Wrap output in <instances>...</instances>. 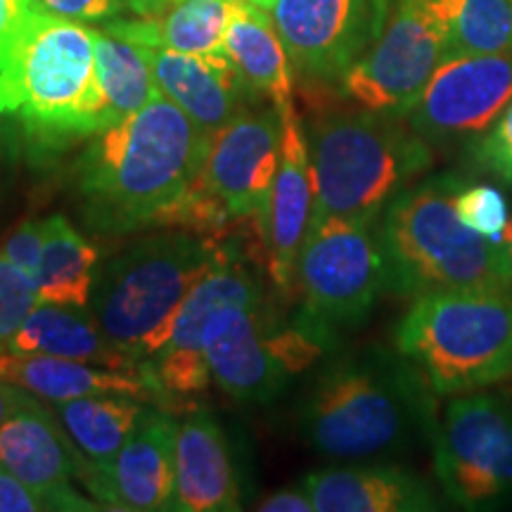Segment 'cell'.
<instances>
[{
	"instance_id": "42",
	"label": "cell",
	"mask_w": 512,
	"mask_h": 512,
	"mask_svg": "<svg viewBox=\"0 0 512 512\" xmlns=\"http://www.w3.org/2000/svg\"><path fill=\"white\" fill-rule=\"evenodd\" d=\"M247 3H252V5H256V8H261V10H268V12H271V10H273V5H275V0H247Z\"/></svg>"
},
{
	"instance_id": "6",
	"label": "cell",
	"mask_w": 512,
	"mask_h": 512,
	"mask_svg": "<svg viewBox=\"0 0 512 512\" xmlns=\"http://www.w3.org/2000/svg\"><path fill=\"white\" fill-rule=\"evenodd\" d=\"M456 174L427 178L392 200L382 214L380 245L387 290L422 297L430 292L508 287L498 268V242L458 219ZM512 290V287H508Z\"/></svg>"
},
{
	"instance_id": "31",
	"label": "cell",
	"mask_w": 512,
	"mask_h": 512,
	"mask_svg": "<svg viewBox=\"0 0 512 512\" xmlns=\"http://www.w3.org/2000/svg\"><path fill=\"white\" fill-rule=\"evenodd\" d=\"M38 304L34 278L0 252V347L22 328Z\"/></svg>"
},
{
	"instance_id": "35",
	"label": "cell",
	"mask_w": 512,
	"mask_h": 512,
	"mask_svg": "<svg viewBox=\"0 0 512 512\" xmlns=\"http://www.w3.org/2000/svg\"><path fill=\"white\" fill-rule=\"evenodd\" d=\"M38 10L36 0H0V69Z\"/></svg>"
},
{
	"instance_id": "37",
	"label": "cell",
	"mask_w": 512,
	"mask_h": 512,
	"mask_svg": "<svg viewBox=\"0 0 512 512\" xmlns=\"http://www.w3.org/2000/svg\"><path fill=\"white\" fill-rule=\"evenodd\" d=\"M24 140L22 121L17 114H8L0 110V181L10 176L12 166H15L19 157V147Z\"/></svg>"
},
{
	"instance_id": "18",
	"label": "cell",
	"mask_w": 512,
	"mask_h": 512,
	"mask_svg": "<svg viewBox=\"0 0 512 512\" xmlns=\"http://www.w3.org/2000/svg\"><path fill=\"white\" fill-rule=\"evenodd\" d=\"M280 119H283L280 164L275 171L264 216L259 221V230L271 278L278 287H290L311 221L313 178L309 143H306L304 126L297 112H283Z\"/></svg>"
},
{
	"instance_id": "34",
	"label": "cell",
	"mask_w": 512,
	"mask_h": 512,
	"mask_svg": "<svg viewBox=\"0 0 512 512\" xmlns=\"http://www.w3.org/2000/svg\"><path fill=\"white\" fill-rule=\"evenodd\" d=\"M3 254L15 264L22 268L29 278L38 275V266H41V254H43V221H27L22 223L15 233L10 235L8 242H5Z\"/></svg>"
},
{
	"instance_id": "13",
	"label": "cell",
	"mask_w": 512,
	"mask_h": 512,
	"mask_svg": "<svg viewBox=\"0 0 512 512\" xmlns=\"http://www.w3.org/2000/svg\"><path fill=\"white\" fill-rule=\"evenodd\" d=\"M512 100V53L451 55L439 64L406 121L427 143H472Z\"/></svg>"
},
{
	"instance_id": "41",
	"label": "cell",
	"mask_w": 512,
	"mask_h": 512,
	"mask_svg": "<svg viewBox=\"0 0 512 512\" xmlns=\"http://www.w3.org/2000/svg\"><path fill=\"white\" fill-rule=\"evenodd\" d=\"M176 3H181V0H131V12H136L140 17L159 15V12L169 10Z\"/></svg>"
},
{
	"instance_id": "15",
	"label": "cell",
	"mask_w": 512,
	"mask_h": 512,
	"mask_svg": "<svg viewBox=\"0 0 512 512\" xmlns=\"http://www.w3.org/2000/svg\"><path fill=\"white\" fill-rule=\"evenodd\" d=\"M261 287L245 268L226 259L188 294L162 349L143 366L157 392L197 394L209 387L211 368L204 354V332L209 318L230 304H259Z\"/></svg>"
},
{
	"instance_id": "16",
	"label": "cell",
	"mask_w": 512,
	"mask_h": 512,
	"mask_svg": "<svg viewBox=\"0 0 512 512\" xmlns=\"http://www.w3.org/2000/svg\"><path fill=\"white\" fill-rule=\"evenodd\" d=\"M36 399L0 425V463L41 498L46 510H100L72 486L86 458Z\"/></svg>"
},
{
	"instance_id": "12",
	"label": "cell",
	"mask_w": 512,
	"mask_h": 512,
	"mask_svg": "<svg viewBox=\"0 0 512 512\" xmlns=\"http://www.w3.org/2000/svg\"><path fill=\"white\" fill-rule=\"evenodd\" d=\"M446 57L434 0H389L380 34L339 86L361 110L406 117Z\"/></svg>"
},
{
	"instance_id": "33",
	"label": "cell",
	"mask_w": 512,
	"mask_h": 512,
	"mask_svg": "<svg viewBox=\"0 0 512 512\" xmlns=\"http://www.w3.org/2000/svg\"><path fill=\"white\" fill-rule=\"evenodd\" d=\"M46 12L74 22H110L131 10V0H36Z\"/></svg>"
},
{
	"instance_id": "32",
	"label": "cell",
	"mask_w": 512,
	"mask_h": 512,
	"mask_svg": "<svg viewBox=\"0 0 512 512\" xmlns=\"http://www.w3.org/2000/svg\"><path fill=\"white\" fill-rule=\"evenodd\" d=\"M470 162L512 188V100L494 126L472 140Z\"/></svg>"
},
{
	"instance_id": "22",
	"label": "cell",
	"mask_w": 512,
	"mask_h": 512,
	"mask_svg": "<svg viewBox=\"0 0 512 512\" xmlns=\"http://www.w3.org/2000/svg\"><path fill=\"white\" fill-rule=\"evenodd\" d=\"M0 380L55 403L100 394H124L150 401L157 394V387L143 373H121L72 358L12 354L3 349H0Z\"/></svg>"
},
{
	"instance_id": "29",
	"label": "cell",
	"mask_w": 512,
	"mask_h": 512,
	"mask_svg": "<svg viewBox=\"0 0 512 512\" xmlns=\"http://www.w3.org/2000/svg\"><path fill=\"white\" fill-rule=\"evenodd\" d=\"M451 55L512 53V0H434Z\"/></svg>"
},
{
	"instance_id": "23",
	"label": "cell",
	"mask_w": 512,
	"mask_h": 512,
	"mask_svg": "<svg viewBox=\"0 0 512 512\" xmlns=\"http://www.w3.org/2000/svg\"><path fill=\"white\" fill-rule=\"evenodd\" d=\"M12 354H43L72 358L91 366L143 373L100 328L93 313H83L81 306L38 304L22 328L0 347ZM145 375V373H143Z\"/></svg>"
},
{
	"instance_id": "28",
	"label": "cell",
	"mask_w": 512,
	"mask_h": 512,
	"mask_svg": "<svg viewBox=\"0 0 512 512\" xmlns=\"http://www.w3.org/2000/svg\"><path fill=\"white\" fill-rule=\"evenodd\" d=\"M95 67L105 95L107 126L143 110L147 102L162 95L140 48L107 31H95Z\"/></svg>"
},
{
	"instance_id": "21",
	"label": "cell",
	"mask_w": 512,
	"mask_h": 512,
	"mask_svg": "<svg viewBox=\"0 0 512 512\" xmlns=\"http://www.w3.org/2000/svg\"><path fill=\"white\" fill-rule=\"evenodd\" d=\"M316 512H425L437 510L432 489L399 467H339L304 479Z\"/></svg>"
},
{
	"instance_id": "25",
	"label": "cell",
	"mask_w": 512,
	"mask_h": 512,
	"mask_svg": "<svg viewBox=\"0 0 512 512\" xmlns=\"http://www.w3.org/2000/svg\"><path fill=\"white\" fill-rule=\"evenodd\" d=\"M226 53L254 95L271 100L278 114L294 110V69L271 12L240 0L226 31Z\"/></svg>"
},
{
	"instance_id": "8",
	"label": "cell",
	"mask_w": 512,
	"mask_h": 512,
	"mask_svg": "<svg viewBox=\"0 0 512 512\" xmlns=\"http://www.w3.org/2000/svg\"><path fill=\"white\" fill-rule=\"evenodd\" d=\"M280 143L283 119L275 107L242 112L211 133L200 176L166 226L204 233L254 221L259 228L280 164Z\"/></svg>"
},
{
	"instance_id": "36",
	"label": "cell",
	"mask_w": 512,
	"mask_h": 512,
	"mask_svg": "<svg viewBox=\"0 0 512 512\" xmlns=\"http://www.w3.org/2000/svg\"><path fill=\"white\" fill-rule=\"evenodd\" d=\"M43 508L41 498L29 489L22 479L0 463V512H38Z\"/></svg>"
},
{
	"instance_id": "7",
	"label": "cell",
	"mask_w": 512,
	"mask_h": 512,
	"mask_svg": "<svg viewBox=\"0 0 512 512\" xmlns=\"http://www.w3.org/2000/svg\"><path fill=\"white\" fill-rule=\"evenodd\" d=\"M396 351L437 396L491 387L512 375V290H448L415 297Z\"/></svg>"
},
{
	"instance_id": "10",
	"label": "cell",
	"mask_w": 512,
	"mask_h": 512,
	"mask_svg": "<svg viewBox=\"0 0 512 512\" xmlns=\"http://www.w3.org/2000/svg\"><path fill=\"white\" fill-rule=\"evenodd\" d=\"M302 318L335 337L358 325L387 290V266L373 221L328 216L306 230L294 271Z\"/></svg>"
},
{
	"instance_id": "30",
	"label": "cell",
	"mask_w": 512,
	"mask_h": 512,
	"mask_svg": "<svg viewBox=\"0 0 512 512\" xmlns=\"http://www.w3.org/2000/svg\"><path fill=\"white\" fill-rule=\"evenodd\" d=\"M453 207H456L458 219L486 240H501L505 226L510 223L508 200L501 190L489 183H463L456 192Z\"/></svg>"
},
{
	"instance_id": "40",
	"label": "cell",
	"mask_w": 512,
	"mask_h": 512,
	"mask_svg": "<svg viewBox=\"0 0 512 512\" xmlns=\"http://www.w3.org/2000/svg\"><path fill=\"white\" fill-rule=\"evenodd\" d=\"M498 268H501L503 283L512 287V216L503 230L501 240H498Z\"/></svg>"
},
{
	"instance_id": "39",
	"label": "cell",
	"mask_w": 512,
	"mask_h": 512,
	"mask_svg": "<svg viewBox=\"0 0 512 512\" xmlns=\"http://www.w3.org/2000/svg\"><path fill=\"white\" fill-rule=\"evenodd\" d=\"M31 401H34V394L27 392V389L0 380V425L17 411H22L24 406H29Z\"/></svg>"
},
{
	"instance_id": "4",
	"label": "cell",
	"mask_w": 512,
	"mask_h": 512,
	"mask_svg": "<svg viewBox=\"0 0 512 512\" xmlns=\"http://www.w3.org/2000/svg\"><path fill=\"white\" fill-rule=\"evenodd\" d=\"M313 223L328 216L373 221L432 166V147L406 117L370 110L320 117L306 133Z\"/></svg>"
},
{
	"instance_id": "5",
	"label": "cell",
	"mask_w": 512,
	"mask_h": 512,
	"mask_svg": "<svg viewBox=\"0 0 512 512\" xmlns=\"http://www.w3.org/2000/svg\"><path fill=\"white\" fill-rule=\"evenodd\" d=\"M221 261L211 242L190 230L150 235L100 268L88 306L107 337L143 370L188 294Z\"/></svg>"
},
{
	"instance_id": "14",
	"label": "cell",
	"mask_w": 512,
	"mask_h": 512,
	"mask_svg": "<svg viewBox=\"0 0 512 512\" xmlns=\"http://www.w3.org/2000/svg\"><path fill=\"white\" fill-rule=\"evenodd\" d=\"M389 0H275L271 17L292 69L311 81H342L373 46Z\"/></svg>"
},
{
	"instance_id": "11",
	"label": "cell",
	"mask_w": 512,
	"mask_h": 512,
	"mask_svg": "<svg viewBox=\"0 0 512 512\" xmlns=\"http://www.w3.org/2000/svg\"><path fill=\"white\" fill-rule=\"evenodd\" d=\"M434 465L446 496L465 510L512 501V406L489 392L451 396L434 422Z\"/></svg>"
},
{
	"instance_id": "20",
	"label": "cell",
	"mask_w": 512,
	"mask_h": 512,
	"mask_svg": "<svg viewBox=\"0 0 512 512\" xmlns=\"http://www.w3.org/2000/svg\"><path fill=\"white\" fill-rule=\"evenodd\" d=\"M238 508V479L226 437L209 413H195L178 425L176 486L169 510L233 512Z\"/></svg>"
},
{
	"instance_id": "38",
	"label": "cell",
	"mask_w": 512,
	"mask_h": 512,
	"mask_svg": "<svg viewBox=\"0 0 512 512\" xmlns=\"http://www.w3.org/2000/svg\"><path fill=\"white\" fill-rule=\"evenodd\" d=\"M261 512H316L313 510V501L306 491V486H297V489H283L275 491L259 505Z\"/></svg>"
},
{
	"instance_id": "2",
	"label": "cell",
	"mask_w": 512,
	"mask_h": 512,
	"mask_svg": "<svg viewBox=\"0 0 512 512\" xmlns=\"http://www.w3.org/2000/svg\"><path fill=\"white\" fill-rule=\"evenodd\" d=\"M430 387L399 351L366 349L344 356L313 384L302 432L330 458H370L406 448L434 432Z\"/></svg>"
},
{
	"instance_id": "9",
	"label": "cell",
	"mask_w": 512,
	"mask_h": 512,
	"mask_svg": "<svg viewBox=\"0 0 512 512\" xmlns=\"http://www.w3.org/2000/svg\"><path fill=\"white\" fill-rule=\"evenodd\" d=\"M335 344V337L306 323L275 325L264 304H230L209 318L204 332L211 377L238 401L266 403Z\"/></svg>"
},
{
	"instance_id": "19",
	"label": "cell",
	"mask_w": 512,
	"mask_h": 512,
	"mask_svg": "<svg viewBox=\"0 0 512 512\" xmlns=\"http://www.w3.org/2000/svg\"><path fill=\"white\" fill-rule=\"evenodd\" d=\"M150 64L159 91L176 102L204 131H219L247 112V98L254 95L238 67L226 55H192L166 48L138 46Z\"/></svg>"
},
{
	"instance_id": "26",
	"label": "cell",
	"mask_w": 512,
	"mask_h": 512,
	"mask_svg": "<svg viewBox=\"0 0 512 512\" xmlns=\"http://www.w3.org/2000/svg\"><path fill=\"white\" fill-rule=\"evenodd\" d=\"M98 259V247L64 216L43 221V254L36 275L38 302L86 309L98 275Z\"/></svg>"
},
{
	"instance_id": "3",
	"label": "cell",
	"mask_w": 512,
	"mask_h": 512,
	"mask_svg": "<svg viewBox=\"0 0 512 512\" xmlns=\"http://www.w3.org/2000/svg\"><path fill=\"white\" fill-rule=\"evenodd\" d=\"M0 110L17 114L24 140L43 152L107 128L95 29L38 10L0 69Z\"/></svg>"
},
{
	"instance_id": "1",
	"label": "cell",
	"mask_w": 512,
	"mask_h": 512,
	"mask_svg": "<svg viewBox=\"0 0 512 512\" xmlns=\"http://www.w3.org/2000/svg\"><path fill=\"white\" fill-rule=\"evenodd\" d=\"M86 140L74 166L83 221L98 233L124 235L169 223L200 176L211 133L159 95Z\"/></svg>"
},
{
	"instance_id": "27",
	"label": "cell",
	"mask_w": 512,
	"mask_h": 512,
	"mask_svg": "<svg viewBox=\"0 0 512 512\" xmlns=\"http://www.w3.org/2000/svg\"><path fill=\"white\" fill-rule=\"evenodd\" d=\"M55 413L86 458V467L98 470L112 463L121 446L136 432L145 406L133 396L100 394L57 403Z\"/></svg>"
},
{
	"instance_id": "17",
	"label": "cell",
	"mask_w": 512,
	"mask_h": 512,
	"mask_svg": "<svg viewBox=\"0 0 512 512\" xmlns=\"http://www.w3.org/2000/svg\"><path fill=\"white\" fill-rule=\"evenodd\" d=\"M176 434L178 422L171 415L145 408L112 463L98 470L86 467L83 482L112 510H169L176 486Z\"/></svg>"
},
{
	"instance_id": "24",
	"label": "cell",
	"mask_w": 512,
	"mask_h": 512,
	"mask_svg": "<svg viewBox=\"0 0 512 512\" xmlns=\"http://www.w3.org/2000/svg\"><path fill=\"white\" fill-rule=\"evenodd\" d=\"M238 5L240 0H181L159 15L110 19L102 29L133 46L226 55V31Z\"/></svg>"
}]
</instances>
